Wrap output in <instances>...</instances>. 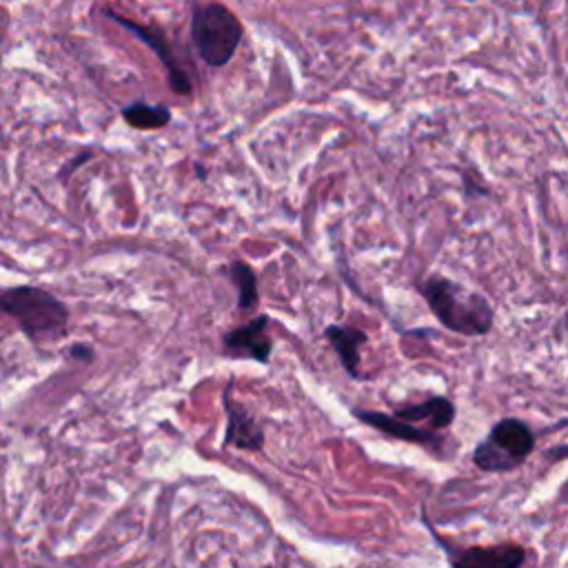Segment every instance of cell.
Wrapping results in <instances>:
<instances>
[{
	"label": "cell",
	"instance_id": "obj_14",
	"mask_svg": "<svg viewBox=\"0 0 568 568\" xmlns=\"http://www.w3.org/2000/svg\"><path fill=\"white\" fill-rule=\"evenodd\" d=\"M69 355L73 359H82V362H91L93 359V348L89 344H71Z\"/></svg>",
	"mask_w": 568,
	"mask_h": 568
},
{
	"label": "cell",
	"instance_id": "obj_7",
	"mask_svg": "<svg viewBox=\"0 0 568 568\" xmlns=\"http://www.w3.org/2000/svg\"><path fill=\"white\" fill-rule=\"evenodd\" d=\"M268 315H257L251 322L231 328L222 335V348L229 357L253 359L257 364H268L273 353V337L268 335Z\"/></svg>",
	"mask_w": 568,
	"mask_h": 568
},
{
	"label": "cell",
	"instance_id": "obj_1",
	"mask_svg": "<svg viewBox=\"0 0 568 568\" xmlns=\"http://www.w3.org/2000/svg\"><path fill=\"white\" fill-rule=\"evenodd\" d=\"M417 288L444 328L468 337L490 333L495 311L481 293L442 275L424 280Z\"/></svg>",
	"mask_w": 568,
	"mask_h": 568
},
{
	"label": "cell",
	"instance_id": "obj_16",
	"mask_svg": "<svg viewBox=\"0 0 568 568\" xmlns=\"http://www.w3.org/2000/svg\"><path fill=\"white\" fill-rule=\"evenodd\" d=\"M193 169H197V175H200V178H202V180H204V178H206V173H204V166H202V164H195V166H193Z\"/></svg>",
	"mask_w": 568,
	"mask_h": 568
},
{
	"label": "cell",
	"instance_id": "obj_4",
	"mask_svg": "<svg viewBox=\"0 0 568 568\" xmlns=\"http://www.w3.org/2000/svg\"><path fill=\"white\" fill-rule=\"evenodd\" d=\"M535 448L532 428L517 417L493 424L484 442L473 450V464L484 473H508L519 468Z\"/></svg>",
	"mask_w": 568,
	"mask_h": 568
},
{
	"label": "cell",
	"instance_id": "obj_10",
	"mask_svg": "<svg viewBox=\"0 0 568 568\" xmlns=\"http://www.w3.org/2000/svg\"><path fill=\"white\" fill-rule=\"evenodd\" d=\"M390 415H395L397 419H404L408 424H415L419 428H426L430 433H439L453 424L455 404L444 395H433L428 399L399 406Z\"/></svg>",
	"mask_w": 568,
	"mask_h": 568
},
{
	"label": "cell",
	"instance_id": "obj_2",
	"mask_svg": "<svg viewBox=\"0 0 568 568\" xmlns=\"http://www.w3.org/2000/svg\"><path fill=\"white\" fill-rule=\"evenodd\" d=\"M0 313L18 322L33 342H51L67 333L69 308L49 291L38 286H13L0 293Z\"/></svg>",
	"mask_w": 568,
	"mask_h": 568
},
{
	"label": "cell",
	"instance_id": "obj_12",
	"mask_svg": "<svg viewBox=\"0 0 568 568\" xmlns=\"http://www.w3.org/2000/svg\"><path fill=\"white\" fill-rule=\"evenodd\" d=\"M122 120L138 131H153L162 129L171 122V109L166 104H146V102H131L120 111Z\"/></svg>",
	"mask_w": 568,
	"mask_h": 568
},
{
	"label": "cell",
	"instance_id": "obj_6",
	"mask_svg": "<svg viewBox=\"0 0 568 568\" xmlns=\"http://www.w3.org/2000/svg\"><path fill=\"white\" fill-rule=\"evenodd\" d=\"M104 16L111 18L113 22H118L120 27H124L126 31H131L138 40H142L158 58L160 62L164 64L166 69V78H169V84L171 89L178 93V95H191L193 91V84H191V78L186 75V71L178 64L173 51H171V44L166 40V36L158 29V27H146V24H140L135 20H129V18H122L109 9H104Z\"/></svg>",
	"mask_w": 568,
	"mask_h": 568
},
{
	"label": "cell",
	"instance_id": "obj_15",
	"mask_svg": "<svg viewBox=\"0 0 568 568\" xmlns=\"http://www.w3.org/2000/svg\"><path fill=\"white\" fill-rule=\"evenodd\" d=\"M91 158V151H82V153H78L71 162H67L64 166H62V171H60V178H67L69 173H73L82 162H87Z\"/></svg>",
	"mask_w": 568,
	"mask_h": 568
},
{
	"label": "cell",
	"instance_id": "obj_3",
	"mask_svg": "<svg viewBox=\"0 0 568 568\" xmlns=\"http://www.w3.org/2000/svg\"><path fill=\"white\" fill-rule=\"evenodd\" d=\"M244 38L240 18L222 2L197 4L191 13V40L200 60L209 67H224Z\"/></svg>",
	"mask_w": 568,
	"mask_h": 568
},
{
	"label": "cell",
	"instance_id": "obj_9",
	"mask_svg": "<svg viewBox=\"0 0 568 568\" xmlns=\"http://www.w3.org/2000/svg\"><path fill=\"white\" fill-rule=\"evenodd\" d=\"M353 417H357L359 422H364L366 426L393 437V439H402L408 444H419V446H430L437 448L442 446V437L437 433H430L426 428H419L415 424H408L404 419H397L395 415L382 413V410H366V408H353L351 410Z\"/></svg>",
	"mask_w": 568,
	"mask_h": 568
},
{
	"label": "cell",
	"instance_id": "obj_8",
	"mask_svg": "<svg viewBox=\"0 0 568 568\" xmlns=\"http://www.w3.org/2000/svg\"><path fill=\"white\" fill-rule=\"evenodd\" d=\"M231 390H233V377L229 379V384L222 393V404H224V413H226L224 446H231L237 450H253V453L262 450L264 428L253 417V413L233 397Z\"/></svg>",
	"mask_w": 568,
	"mask_h": 568
},
{
	"label": "cell",
	"instance_id": "obj_5",
	"mask_svg": "<svg viewBox=\"0 0 568 568\" xmlns=\"http://www.w3.org/2000/svg\"><path fill=\"white\" fill-rule=\"evenodd\" d=\"M435 539L446 550V559L450 568H521L526 561V548L513 541L493 544V546L453 548L448 541H442L437 535Z\"/></svg>",
	"mask_w": 568,
	"mask_h": 568
},
{
	"label": "cell",
	"instance_id": "obj_11",
	"mask_svg": "<svg viewBox=\"0 0 568 568\" xmlns=\"http://www.w3.org/2000/svg\"><path fill=\"white\" fill-rule=\"evenodd\" d=\"M324 337L333 346L335 355L339 357L342 368L353 377L359 379V359H362V346L368 342V335L357 326H344V324H328L324 328Z\"/></svg>",
	"mask_w": 568,
	"mask_h": 568
},
{
	"label": "cell",
	"instance_id": "obj_13",
	"mask_svg": "<svg viewBox=\"0 0 568 568\" xmlns=\"http://www.w3.org/2000/svg\"><path fill=\"white\" fill-rule=\"evenodd\" d=\"M229 280L235 284L237 288V308L240 311H253L257 306V275L253 271V266L248 262H231L226 268Z\"/></svg>",
	"mask_w": 568,
	"mask_h": 568
}]
</instances>
